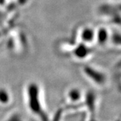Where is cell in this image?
I'll return each mask as SVG.
<instances>
[{
  "label": "cell",
  "instance_id": "2",
  "mask_svg": "<svg viewBox=\"0 0 121 121\" xmlns=\"http://www.w3.org/2000/svg\"><path fill=\"white\" fill-rule=\"evenodd\" d=\"M95 37V33L92 28H86L83 29L82 32V39L87 43L92 41Z\"/></svg>",
  "mask_w": 121,
  "mask_h": 121
},
{
  "label": "cell",
  "instance_id": "6",
  "mask_svg": "<svg viewBox=\"0 0 121 121\" xmlns=\"http://www.w3.org/2000/svg\"><path fill=\"white\" fill-rule=\"evenodd\" d=\"M79 91L77 90H71V91H69L68 93V97L69 99H71L72 101L77 100L79 98Z\"/></svg>",
  "mask_w": 121,
  "mask_h": 121
},
{
  "label": "cell",
  "instance_id": "5",
  "mask_svg": "<svg viewBox=\"0 0 121 121\" xmlns=\"http://www.w3.org/2000/svg\"><path fill=\"white\" fill-rule=\"evenodd\" d=\"M97 37H98V40L99 43L102 44L106 43V41L108 40V34L107 32V30L105 28H100L98 30Z\"/></svg>",
  "mask_w": 121,
  "mask_h": 121
},
{
  "label": "cell",
  "instance_id": "1",
  "mask_svg": "<svg viewBox=\"0 0 121 121\" xmlns=\"http://www.w3.org/2000/svg\"><path fill=\"white\" fill-rule=\"evenodd\" d=\"M28 105L32 113L39 116L42 121H47L45 112L40 99V91L39 85L31 83L28 87Z\"/></svg>",
  "mask_w": 121,
  "mask_h": 121
},
{
  "label": "cell",
  "instance_id": "7",
  "mask_svg": "<svg viewBox=\"0 0 121 121\" xmlns=\"http://www.w3.org/2000/svg\"><path fill=\"white\" fill-rule=\"evenodd\" d=\"M112 40L114 44L121 45V33H119V32L114 33L112 36Z\"/></svg>",
  "mask_w": 121,
  "mask_h": 121
},
{
  "label": "cell",
  "instance_id": "3",
  "mask_svg": "<svg viewBox=\"0 0 121 121\" xmlns=\"http://www.w3.org/2000/svg\"><path fill=\"white\" fill-rule=\"evenodd\" d=\"M11 95L10 94L5 88H0V104L2 105H6L10 102Z\"/></svg>",
  "mask_w": 121,
  "mask_h": 121
},
{
  "label": "cell",
  "instance_id": "8",
  "mask_svg": "<svg viewBox=\"0 0 121 121\" xmlns=\"http://www.w3.org/2000/svg\"><path fill=\"white\" fill-rule=\"evenodd\" d=\"M6 121H23V119L19 114H13L9 117Z\"/></svg>",
  "mask_w": 121,
  "mask_h": 121
},
{
  "label": "cell",
  "instance_id": "4",
  "mask_svg": "<svg viewBox=\"0 0 121 121\" xmlns=\"http://www.w3.org/2000/svg\"><path fill=\"white\" fill-rule=\"evenodd\" d=\"M88 48L84 44H80L75 49L74 55L79 58H83L88 55Z\"/></svg>",
  "mask_w": 121,
  "mask_h": 121
}]
</instances>
